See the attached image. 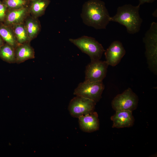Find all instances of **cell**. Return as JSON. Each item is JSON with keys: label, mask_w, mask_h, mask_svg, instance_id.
Segmentation results:
<instances>
[{"label": "cell", "mask_w": 157, "mask_h": 157, "mask_svg": "<svg viewBox=\"0 0 157 157\" xmlns=\"http://www.w3.org/2000/svg\"><path fill=\"white\" fill-rule=\"evenodd\" d=\"M140 6L126 4L119 6L116 14L110 17V22H117L124 26L129 34L138 32L142 22L139 13Z\"/></svg>", "instance_id": "cell-2"}, {"label": "cell", "mask_w": 157, "mask_h": 157, "mask_svg": "<svg viewBox=\"0 0 157 157\" xmlns=\"http://www.w3.org/2000/svg\"><path fill=\"white\" fill-rule=\"evenodd\" d=\"M3 40L0 35V48L4 44Z\"/></svg>", "instance_id": "cell-22"}, {"label": "cell", "mask_w": 157, "mask_h": 157, "mask_svg": "<svg viewBox=\"0 0 157 157\" xmlns=\"http://www.w3.org/2000/svg\"><path fill=\"white\" fill-rule=\"evenodd\" d=\"M15 50L16 63H20L35 58L34 50L29 43L19 44Z\"/></svg>", "instance_id": "cell-13"}, {"label": "cell", "mask_w": 157, "mask_h": 157, "mask_svg": "<svg viewBox=\"0 0 157 157\" xmlns=\"http://www.w3.org/2000/svg\"><path fill=\"white\" fill-rule=\"evenodd\" d=\"M24 24L28 38L30 41L38 35L41 29V26L36 18L27 17Z\"/></svg>", "instance_id": "cell-15"}, {"label": "cell", "mask_w": 157, "mask_h": 157, "mask_svg": "<svg viewBox=\"0 0 157 157\" xmlns=\"http://www.w3.org/2000/svg\"><path fill=\"white\" fill-rule=\"evenodd\" d=\"M96 103L90 99L76 96L70 101L68 110L72 116L78 118L94 112Z\"/></svg>", "instance_id": "cell-7"}, {"label": "cell", "mask_w": 157, "mask_h": 157, "mask_svg": "<svg viewBox=\"0 0 157 157\" xmlns=\"http://www.w3.org/2000/svg\"><path fill=\"white\" fill-rule=\"evenodd\" d=\"M8 10L7 6L0 0V22H4Z\"/></svg>", "instance_id": "cell-20"}, {"label": "cell", "mask_w": 157, "mask_h": 157, "mask_svg": "<svg viewBox=\"0 0 157 157\" xmlns=\"http://www.w3.org/2000/svg\"><path fill=\"white\" fill-rule=\"evenodd\" d=\"M138 101L137 95L131 88H128L114 98L112 101L111 105L115 111L125 110L133 112L136 108Z\"/></svg>", "instance_id": "cell-6"}, {"label": "cell", "mask_w": 157, "mask_h": 157, "mask_svg": "<svg viewBox=\"0 0 157 157\" xmlns=\"http://www.w3.org/2000/svg\"><path fill=\"white\" fill-rule=\"evenodd\" d=\"M110 119L113 122L112 128H117L131 127L133 125L135 121L132 111L125 110L116 111Z\"/></svg>", "instance_id": "cell-10"}, {"label": "cell", "mask_w": 157, "mask_h": 157, "mask_svg": "<svg viewBox=\"0 0 157 157\" xmlns=\"http://www.w3.org/2000/svg\"><path fill=\"white\" fill-rule=\"evenodd\" d=\"M104 52L106 61L112 66L118 64L126 53L122 42L117 40L113 41Z\"/></svg>", "instance_id": "cell-9"}, {"label": "cell", "mask_w": 157, "mask_h": 157, "mask_svg": "<svg viewBox=\"0 0 157 157\" xmlns=\"http://www.w3.org/2000/svg\"><path fill=\"white\" fill-rule=\"evenodd\" d=\"M81 16L86 25L96 29H105L111 17L105 3L100 0H89L82 7Z\"/></svg>", "instance_id": "cell-1"}, {"label": "cell", "mask_w": 157, "mask_h": 157, "mask_svg": "<svg viewBox=\"0 0 157 157\" xmlns=\"http://www.w3.org/2000/svg\"><path fill=\"white\" fill-rule=\"evenodd\" d=\"M0 35L4 41L15 49L19 44L10 26L0 24Z\"/></svg>", "instance_id": "cell-16"}, {"label": "cell", "mask_w": 157, "mask_h": 157, "mask_svg": "<svg viewBox=\"0 0 157 157\" xmlns=\"http://www.w3.org/2000/svg\"><path fill=\"white\" fill-rule=\"evenodd\" d=\"M78 118L80 128L83 131L91 133L99 129V121L96 112L94 111Z\"/></svg>", "instance_id": "cell-12"}, {"label": "cell", "mask_w": 157, "mask_h": 157, "mask_svg": "<svg viewBox=\"0 0 157 157\" xmlns=\"http://www.w3.org/2000/svg\"><path fill=\"white\" fill-rule=\"evenodd\" d=\"M50 2V0H33L28 5L29 11L34 17L41 16Z\"/></svg>", "instance_id": "cell-14"}, {"label": "cell", "mask_w": 157, "mask_h": 157, "mask_svg": "<svg viewBox=\"0 0 157 157\" xmlns=\"http://www.w3.org/2000/svg\"><path fill=\"white\" fill-rule=\"evenodd\" d=\"M69 41L88 55L91 61L100 60L105 51L102 45L93 37L83 36L77 39L70 38Z\"/></svg>", "instance_id": "cell-4"}, {"label": "cell", "mask_w": 157, "mask_h": 157, "mask_svg": "<svg viewBox=\"0 0 157 157\" xmlns=\"http://www.w3.org/2000/svg\"><path fill=\"white\" fill-rule=\"evenodd\" d=\"M108 64L106 61H91L86 67L85 80L89 82L102 81L106 76Z\"/></svg>", "instance_id": "cell-8"}, {"label": "cell", "mask_w": 157, "mask_h": 157, "mask_svg": "<svg viewBox=\"0 0 157 157\" xmlns=\"http://www.w3.org/2000/svg\"><path fill=\"white\" fill-rule=\"evenodd\" d=\"M105 87L102 81L80 83L74 90V94L92 100L96 103L101 98Z\"/></svg>", "instance_id": "cell-5"}, {"label": "cell", "mask_w": 157, "mask_h": 157, "mask_svg": "<svg viewBox=\"0 0 157 157\" xmlns=\"http://www.w3.org/2000/svg\"><path fill=\"white\" fill-rule=\"evenodd\" d=\"M145 44V55L149 69L154 74L157 73V23L152 22L143 38Z\"/></svg>", "instance_id": "cell-3"}, {"label": "cell", "mask_w": 157, "mask_h": 157, "mask_svg": "<svg viewBox=\"0 0 157 157\" xmlns=\"http://www.w3.org/2000/svg\"><path fill=\"white\" fill-rule=\"evenodd\" d=\"M8 9H16L28 6L29 3L25 0H2Z\"/></svg>", "instance_id": "cell-19"}, {"label": "cell", "mask_w": 157, "mask_h": 157, "mask_svg": "<svg viewBox=\"0 0 157 157\" xmlns=\"http://www.w3.org/2000/svg\"><path fill=\"white\" fill-rule=\"evenodd\" d=\"M18 44H22L29 43L30 40L23 23L11 26Z\"/></svg>", "instance_id": "cell-17"}, {"label": "cell", "mask_w": 157, "mask_h": 157, "mask_svg": "<svg viewBox=\"0 0 157 157\" xmlns=\"http://www.w3.org/2000/svg\"><path fill=\"white\" fill-rule=\"evenodd\" d=\"M29 13L28 6L16 9H9L7 13L4 22L7 26H12L23 23Z\"/></svg>", "instance_id": "cell-11"}, {"label": "cell", "mask_w": 157, "mask_h": 157, "mask_svg": "<svg viewBox=\"0 0 157 157\" xmlns=\"http://www.w3.org/2000/svg\"><path fill=\"white\" fill-rule=\"evenodd\" d=\"M139 1V5L140 6L145 3H151L155 0H138Z\"/></svg>", "instance_id": "cell-21"}, {"label": "cell", "mask_w": 157, "mask_h": 157, "mask_svg": "<svg viewBox=\"0 0 157 157\" xmlns=\"http://www.w3.org/2000/svg\"><path fill=\"white\" fill-rule=\"evenodd\" d=\"M25 0L27 1H28V2H29L32 1L33 0Z\"/></svg>", "instance_id": "cell-23"}, {"label": "cell", "mask_w": 157, "mask_h": 157, "mask_svg": "<svg viewBox=\"0 0 157 157\" xmlns=\"http://www.w3.org/2000/svg\"><path fill=\"white\" fill-rule=\"evenodd\" d=\"M0 58L7 63H16L15 48L6 43L0 48Z\"/></svg>", "instance_id": "cell-18"}]
</instances>
